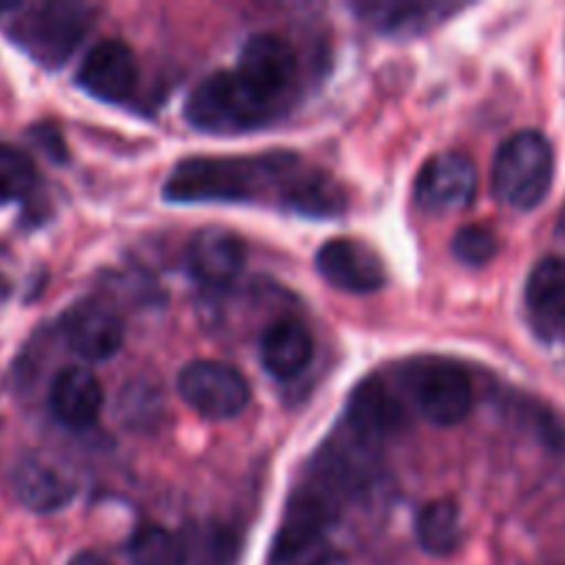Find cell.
<instances>
[{"label":"cell","mask_w":565,"mask_h":565,"mask_svg":"<svg viewBox=\"0 0 565 565\" xmlns=\"http://www.w3.org/2000/svg\"><path fill=\"white\" fill-rule=\"evenodd\" d=\"M36 185V166L17 147L0 143V202L22 199Z\"/></svg>","instance_id":"ffe728a7"},{"label":"cell","mask_w":565,"mask_h":565,"mask_svg":"<svg viewBox=\"0 0 565 565\" xmlns=\"http://www.w3.org/2000/svg\"><path fill=\"white\" fill-rule=\"evenodd\" d=\"M276 110L268 108L237 72L204 77L185 103V119L207 132H243L265 125Z\"/></svg>","instance_id":"3957f363"},{"label":"cell","mask_w":565,"mask_h":565,"mask_svg":"<svg viewBox=\"0 0 565 565\" xmlns=\"http://www.w3.org/2000/svg\"><path fill=\"white\" fill-rule=\"evenodd\" d=\"M77 83L92 97L105 103H125L138 83L136 53L119 39H105L94 44L77 70Z\"/></svg>","instance_id":"30bf717a"},{"label":"cell","mask_w":565,"mask_h":565,"mask_svg":"<svg viewBox=\"0 0 565 565\" xmlns=\"http://www.w3.org/2000/svg\"><path fill=\"white\" fill-rule=\"evenodd\" d=\"M103 403V386H99L97 375L88 370L66 367L55 375L53 390H50V406L66 428L83 430L97 423Z\"/></svg>","instance_id":"2e32d148"},{"label":"cell","mask_w":565,"mask_h":565,"mask_svg":"<svg viewBox=\"0 0 565 565\" xmlns=\"http://www.w3.org/2000/svg\"><path fill=\"white\" fill-rule=\"evenodd\" d=\"M318 270L331 287L345 292H375L386 285L384 259L356 237H334L318 252Z\"/></svg>","instance_id":"9c48e42d"},{"label":"cell","mask_w":565,"mask_h":565,"mask_svg":"<svg viewBox=\"0 0 565 565\" xmlns=\"http://www.w3.org/2000/svg\"><path fill=\"white\" fill-rule=\"evenodd\" d=\"M177 390L193 412L207 419L237 417L252 397L241 370L226 362H215V359H199L182 367Z\"/></svg>","instance_id":"8992f818"},{"label":"cell","mask_w":565,"mask_h":565,"mask_svg":"<svg viewBox=\"0 0 565 565\" xmlns=\"http://www.w3.org/2000/svg\"><path fill=\"white\" fill-rule=\"evenodd\" d=\"M524 303L541 334H565V259L546 257L530 270Z\"/></svg>","instance_id":"5bb4252c"},{"label":"cell","mask_w":565,"mask_h":565,"mask_svg":"<svg viewBox=\"0 0 565 565\" xmlns=\"http://www.w3.org/2000/svg\"><path fill=\"white\" fill-rule=\"evenodd\" d=\"M500 252V237L489 230V226H463L452 237V254L461 259L463 265H486L497 257Z\"/></svg>","instance_id":"7402d4cb"},{"label":"cell","mask_w":565,"mask_h":565,"mask_svg":"<svg viewBox=\"0 0 565 565\" xmlns=\"http://www.w3.org/2000/svg\"><path fill=\"white\" fill-rule=\"evenodd\" d=\"M292 154L268 158H188L171 169L163 185L166 202H248L270 185L285 193L296 171Z\"/></svg>","instance_id":"6da1fadb"},{"label":"cell","mask_w":565,"mask_h":565,"mask_svg":"<svg viewBox=\"0 0 565 565\" xmlns=\"http://www.w3.org/2000/svg\"><path fill=\"white\" fill-rule=\"evenodd\" d=\"M11 25V36L22 50L44 66L64 64L92 28V11L77 3H42L20 9Z\"/></svg>","instance_id":"277c9868"},{"label":"cell","mask_w":565,"mask_h":565,"mask_svg":"<svg viewBox=\"0 0 565 565\" xmlns=\"http://www.w3.org/2000/svg\"><path fill=\"white\" fill-rule=\"evenodd\" d=\"M132 565H185L180 539L160 524H141L130 539Z\"/></svg>","instance_id":"d6986e66"},{"label":"cell","mask_w":565,"mask_h":565,"mask_svg":"<svg viewBox=\"0 0 565 565\" xmlns=\"http://www.w3.org/2000/svg\"><path fill=\"white\" fill-rule=\"evenodd\" d=\"M417 541L428 555H450L461 544V513L452 500H434L419 511Z\"/></svg>","instance_id":"ac0fdd59"},{"label":"cell","mask_w":565,"mask_h":565,"mask_svg":"<svg viewBox=\"0 0 565 565\" xmlns=\"http://www.w3.org/2000/svg\"><path fill=\"white\" fill-rule=\"evenodd\" d=\"M555 177V149L539 130L513 132L494 160V193L513 210H533L546 199Z\"/></svg>","instance_id":"7a4b0ae2"},{"label":"cell","mask_w":565,"mask_h":565,"mask_svg":"<svg viewBox=\"0 0 565 565\" xmlns=\"http://www.w3.org/2000/svg\"><path fill=\"white\" fill-rule=\"evenodd\" d=\"M66 565H110V563L105 561L103 555H97V552H77V555Z\"/></svg>","instance_id":"603a6c76"},{"label":"cell","mask_w":565,"mask_h":565,"mask_svg":"<svg viewBox=\"0 0 565 565\" xmlns=\"http://www.w3.org/2000/svg\"><path fill=\"white\" fill-rule=\"evenodd\" d=\"M14 489L33 511H58L72 497V486L44 461L20 463L14 475Z\"/></svg>","instance_id":"e0dca14e"},{"label":"cell","mask_w":565,"mask_h":565,"mask_svg":"<svg viewBox=\"0 0 565 565\" xmlns=\"http://www.w3.org/2000/svg\"><path fill=\"white\" fill-rule=\"evenodd\" d=\"M478 193V169L472 158L461 152L434 154L423 166L414 185V202L430 215H447L467 210Z\"/></svg>","instance_id":"ba28073f"},{"label":"cell","mask_w":565,"mask_h":565,"mask_svg":"<svg viewBox=\"0 0 565 565\" xmlns=\"http://www.w3.org/2000/svg\"><path fill=\"white\" fill-rule=\"evenodd\" d=\"M436 11L434 6H397V3H373L359 6V14L373 22L381 31H417L419 22H428L425 17Z\"/></svg>","instance_id":"44dd1931"},{"label":"cell","mask_w":565,"mask_h":565,"mask_svg":"<svg viewBox=\"0 0 565 565\" xmlns=\"http://www.w3.org/2000/svg\"><path fill=\"white\" fill-rule=\"evenodd\" d=\"M315 353V340L307 326L296 318H281L265 329L259 342L263 367L276 381H292L309 367Z\"/></svg>","instance_id":"9a60e30c"},{"label":"cell","mask_w":565,"mask_h":565,"mask_svg":"<svg viewBox=\"0 0 565 565\" xmlns=\"http://www.w3.org/2000/svg\"><path fill=\"white\" fill-rule=\"evenodd\" d=\"M408 386H412L419 414L428 423L441 425V428L458 425L472 412V381H469L467 370L458 367L456 362L425 359V362L414 367Z\"/></svg>","instance_id":"5b68a950"},{"label":"cell","mask_w":565,"mask_h":565,"mask_svg":"<svg viewBox=\"0 0 565 565\" xmlns=\"http://www.w3.org/2000/svg\"><path fill=\"white\" fill-rule=\"evenodd\" d=\"M235 72L268 108L279 110L298 81L296 50L276 33H257L243 44Z\"/></svg>","instance_id":"52a82bcc"},{"label":"cell","mask_w":565,"mask_h":565,"mask_svg":"<svg viewBox=\"0 0 565 565\" xmlns=\"http://www.w3.org/2000/svg\"><path fill=\"white\" fill-rule=\"evenodd\" d=\"M188 265L202 285L224 287L246 265V246L230 230L207 226V230H199L188 243Z\"/></svg>","instance_id":"4fadbf2b"},{"label":"cell","mask_w":565,"mask_h":565,"mask_svg":"<svg viewBox=\"0 0 565 565\" xmlns=\"http://www.w3.org/2000/svg\"><path fill=\"white\" fill-rule=\"evenodd\" d=\"M403 423H406V412H403L401 401L386 390L384 381L367 379L353 390L345 412V425L353 441L379 445L386 436L401 430Z\"/></svg>","instance_id":"8fae6325"},{"label":"cell","mask_w":565,"mask_h":565,"mask_svg":"<svg viewBox=\"0 0 565 565\" xmlns=\"http://www.w3.org/2000/svg\"><path fill=\"white\" fill-rule=\"evenodd\" d=\"M64 337L66 345L77 356L88 359V362H105L119 353L121 342H125V326L114 309L97 301H86L66 315Z\"/></svg>","instance_id":"7c38bea8"},{"label":"cell","mask_w":565,"mask_h":565,"mask_svg":"<svg viewBox=\"0 0 565 565\" xmlns=\"http://www.w3.org/2000/svg\"><path fill=\"white\" fill-rule=\"evenodd\" d=\"M561 232L565 235V207H563V213H561Z\"/></svg>","instance_id":"cb8c5ba5"}]
</instances>
